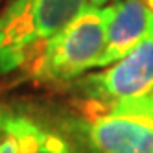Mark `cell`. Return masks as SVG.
<instances>
[{
	"label": "cell",
	"instance_id": "9",
	"mask_svg": "<svg viewBox=\"0 0 153 153\" xmlns=\"http://www.w3.org/2000/svg\"><path fill=\"white\" fill-rule=\"evenodd\" d=\"M144 2H146V4H148V6H149L151 9H153V0H144Z\"/></svg>",
	"mask_w": 153,
	"mask_h": 153
},
{
	"label": "cell",
	"instance_id": "7",
	"mask_svg": "<svg viewBox=\"0 0 153 153\" xmlns=\"http://www.w3.org/2000/svg\"><path fill=\"white\" fill-rule=\"evenodd\" d=\"M116 114H135V116H146L153 120V96L148 98V100H142L137 103H131L127 107H122L118 111H113ZM98 114V113H96Z\"/></svg>",
	"mask_w": 153,
	"mask_h": 153
},
{
	"label": "cell",
	"instance_id": "4",
	"mask_svg": "<svg viewBox=\"0 0 153 153\" xmlns=\"http://www.w3.org/2000/svg\"><path fill=\"white\" fill-rule=\"evenodd\" d=\"M83 114L113 113L153 96V39L127 52L102 72L68 85Z\"/></svg>",
	"mask_w": 153,
	"mask_h": 153
},
{
	"label": "cell",
	"instance_id": "8",
	"mask_svg": "<svg viewBox=\"0 0 153 153\" xmlns=\"http://www.w3.org/2000/svg\"><path fill=\"white\" fill-rule=\"evenodd\" d=\"M111 2H114V0H89V4L91 6H96V7H103V6L111 4Z\"/></svg>",
	"mask_w": 153,
	"mask_h": 153
},
{
	"label": "cell",
	"instance_id": "3",
	"mask_svg": "<svg viewBox=\"0 0 153 153\" xmlns=\"http://www.w3.org/2000/svg\"><path fill=\"white\" fill-rule=\"evenodd\" d=\"M107 41V6H87L68 26L52 37L31 63V78L45 85L68 87L100 68Z\"/></svg>",
	"mask_w": 153,
	"mask_h": 153
},
{
	"label": "cell",
	"instance_id": "5",
	"mask_svg": "<svg viewBox=\"0 0 153 153\" xmlns=\"http://www.w3.org/2000/svg\"><path fill=\"white\" fill-rule=\"evenodd\" d=\"M94 153H153V120L135 114H85Z\"/></svg>",
	"mask_w": 153,
	"mask_h": 153
},
{
	"label": "cell",
	"instance_id": "2",
	"mask_svg": "<svg viewBox=\"0 0 153 153\" xmlns=\"http://www.w3.org/2000/svg\"><path fill=\"white\" fill-rule=\"evenodd\" d=\"M87 0H11L0 11V78L31 65Z\"/></svg>",
	"mask_w": 153,
	"mask_h": 153
},
{
	"label": "cell",
	"instance_id": "6",
	"mask_svg": "<svg viewBox=\"0 0 153 153\" xmlns=\"http://www.w3.org/2000/svg\"><path fill=\"white\" fill-rule=\"evenodd\" d=\"M149 39H153V9L144 0H114L107 4V41L100 68L113 65Z\"/></svg>",
	"mask_w": 153,
	"mask_h": 153
},
{
	"label": "cell",
	"instance_id": "1",
	"mask_svg": "<svg viewBox=\"0 0 153 153\" xmlns=\"http://www.w3.org/2000/svg\"><path fill=\"white\" fill-rule=\"evenodd\" d=\"M0 153H94L81 111L35 96L0 94Z\"/></svg>",
	"mask_w": 153,
	"mask_h": 153
}]
</instances>
